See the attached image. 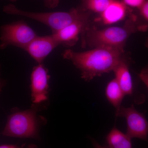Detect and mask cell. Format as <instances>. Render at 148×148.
Instances as JSON below:
<instances>
[{
  "label": "cell",
  "instance_id": "d6986e66",
  "mask_svg": "<svg viewBox=\"0 0 148 148\" xmlns=\"http://www.w3.org/2000/svg\"><path fill=\"white\" fill-rule=\"evenodd\" d=\"M0 148H24V145L18 146L16 145H3L0 146Z\"/></svg>",
  "mask_w": 148,
  "mask_h": 148
},
{
  "label": "cell",
  "instance_id": "44dd1931",
  "mask_svg": "<svg viewBox=\"0 0 148 148\" xmlns=\"http://www.w3.org/2000/svg\"><path fill=\"white\" fill-rule=\"evenodd\" d=\"M5 85V82L4 80L0 79V92L1 91L2 89Z\"/></svg>",
  "mask_w": 148,
  "mask_h": 148
},
{
  "label": "cell",
  "instance_id": "9c48e42d",
  "mask_svg": "<svg viewBox=\"0 0 148 148\" xmlns=\"http://www.w3.org/2000/svg\"><path fill=\"white\" fill-rule=\"evenodd\" d=\"M89 16L78 20L52 34L58 45L71 47L75 44L80 34H82L88 26Z\"/></svg>",
  "mask_w": 148,
  "mask_h": 148
},
{
  "label": "cell",
  "instance_id": "277c9868",
  "mask_svg": "<svg viewBox=\"0 0 148 148\" xmlns=\"http://www.w3.org/2000/svg\"><path fill=\"white\" fill-rule=\"evenodd\" d=\"M38 126L34 110L16 112L9 117L2 134L15 138H36L38 136Z\"/></svg>",
  "mask_w": 148,
  "mask_h": 148
},
{
  "label": "cell",
  "instance_id": "3957f363",
  "mask_svg": "<svg viewBox=\"0 0 148 148\" xmlns=\"http://www.w3.org/2000/svg\"><path fill=\"white\" fill-rule=\"evenodd\" d=\"M5 13L25 16L38 21L49 27L53 34L75 21L90 16V12L81 7L73 8L69 12H32L18 9L15 5L9 4L5 6Z\"/></svg>",
  "mask_w": 148,
  "mask_h": 148
},
{
  "label": "cell",
  "instance_id": "4fadbf2b",
  "mask_svg": "<svg viewBox=\"0 0 148 148\" xmlns=\"http://www.w3.org/2000/svg\"><path fill=\"white\" fill-rule=\"evenodd\" d=\"M107 100L116 110L120 108L123 100L125 96L123 90L115 79L112 80L107 84L106 88Z\"/></svg>",
  "mask_w": 148,
  "mask_h": 148
},
{
  "label": "cell",
  "instance_id": "ba28073f",
  "mask_svg": "<svg viewBox=\"0 0 148 148\" xmlns=\"http://www.w3.org/2000/svg\"><path fill=\"white\" fill-rule=\"evenodd\" d=\"M59 45L53 35L37 36L24 48L29 55L38 64L44 60L57 46Z\"/></svg>",
  "mask_w": 148,
  "mask_h": 148
},
{
  "label": "cell",
  "instance_id": "ac0fdd59",
  "mask_svg": "<svg viewBox=\"0 0 148 148\" xmlns=\"http://www.w3.org/2000/svg\"><path fill=\"white\" fill-rule=\"evenodd\" d=\"M46 7L48 8H53L58 6L60 0H42Z\"/></svg>",
  "mask_w": 148,
  "mask_h": 148
},
{
  "label": "cell",
  "instance_id": "5bb4252c",
  "mask_svg": "<svg viewBox=\"0 0 148 148\" xmlns=\"http://www.w3.org/2000/svg\"><path fill=\"white\" fill-rule=\"evenodd\" d=\"M81 7L89 12L101 14L112 0H81Z\"/></svg>",
  "mask_w": 148,
  "mask_h": 148
},
{
  "label": "cell",
  "instance_id": "2e32d148",
  "mask_svg": "<svg viewBox=\"0 0 148 148\" xmlns=\"http://www.w3.org/2000/svg\"><path fill=\"white\" fill-rule=\"evenodd\" d=\"M139 10L140 15L148 22V0H146Z\"/></svg>",
  "mask_w": 148,
  "mask_h": 148
},
{
  "label": "cell",
  "instance_id": "7a4b0ae2",
  "mask_svg": "<svg viewBox=\"0 0 148 148\" xmlns=\"http://www.w3.org/2000/svg\"><path fill=\"white\" fill-rule=\"evenodd\" d=\"M136 19V16L132 14L122 27H108L102 30L88 26L82 35V46L111 47L123 50L130 35L139 30L146 29V26L138 25Z\"/></svg>",
  "mask_w": 148,
  "mask_h": 148
},
{
  "label": "cell",
  "instance_id": "6da1fadb",
  "mask_svg": "<svg viewBox=\"0 0 148 148\" xmlns=\"http://www.w3.org/2000/svg\"><path fill=\"white\" fill-rule=\"evenodd\" d=\"M123 50L116 48L100 46L84 52L67 49L63 53V57L79 69L83 79L89 81L113 71L123 58Z\"/></svg>",
  "mask_w": 148,
  "mask_h": 148
},
{
  "label": "cell",
  "instance_id": "8fae6325",
  "mask_svg": "<svg viewBox=\"0 0 148 148\" xmlns=\"http://www.w3.org/2000/svg\"><path fill=\"white\" fill-rule=\"evenodd\" d=\"M113 71L114 73L115 79L125 95L132 96L134 93V86L127 61L122 58Z\"/></svg>",
  "mask_w": 148,
  "mask_h": 148
},
{
  "label": "cell",
  "instance_id": "30bf717a",
  "mask_svg": "<svg viewBox=\"0 0 148 148\" xmlns=\"http://www.w3.org/2000/svg\"><path fill=\"white\" fill-rule=\"evenodd\" d=\"M128 8L121 0H112L106 10L100 14V20L105 25L117 23L127 16Z\"/></svg>",
  "mask_w": 148,
  "mask_h": 148
},
{
  "label": "cell",
  "instance_id": "7c38bea8",
  "mask_svg": "<svg viewBox=\"0 0 148 148\" xmlns=\"http://www.w3.org/2000/svg\"><path fill=\"white\" fill-rule=\"evenodd\" d=\"M131 138L114 127L106 136L108 148H132Z\"/></svg>",
  "mask_w": 148,
  "mask_h": 148
},
{
  "label": "cell",
  "instance_id": "8992f818",
  "mask_svg": "<svg viewBox=\"0 0 148 148\" xmlns=\"http://www.w3.org/2000/svg\"><path fill=\"white\" fill-rule=\"evenodd\" d=\"M116 116L124 118L126 120V134L130 138L148 142V121L145 115L137 110L133 105L128 108L121 106L116 110Z\"/></svg>",
  "mask_w": 148,
  "mask_h": 148
},
{
  "label": "cell",
  "instance_id": "9a60e30c",
  "mask_svg": "<svg viewBox=\"0 0 148 148\" xmlns=\"http://www.w3.org/2000/svg\"><path fill=\"white\" fill-rule=\"evenodd\" d=\"M125 5L128 8L139 9L146 0H121Z\"/></svg>",
  "mask_w": 148,
  "mask_h": 148
},
{
  "label": "cell",
  "instance_id": "52a82bcc",
  "mask_svg": "<svg viewBox=\"0 0 148 148\" xmlns=\"http://www.w3.org/2000/svg\"><path fill=\"white\" fill-rule=\"evenodd\" d=\"M48 72L42 64H38L32 71L31 87L32 100L35 104H39L47 99L50 79Z\"/></svg>",
  "mask_w": 148,
  "mask_h": 148
},
{
  "label": "cell",
  "instance_id": "e0dca14e",
  "mask_svg": "<svg viewBox=\"0 0 148 148\" xmlns=\"http://www.w3.org/2000/svg\"><path fill=\"white\" fill-rule=\"evenodd\" d=\"M138 75L148 88V66L144 68Z\"/></svg>",
  "mask_w": 148,
  "mask_h": 148
},
{
  "label": "cell",
  "instance_id": "7402d4cb",
  "mask_svg": "<svg viewBox=\"0 0 148 148\" xmlns=\"http://www.w3.org/2000/svg\"><path fill=\"white\" fill-rule=\"evenodd\" d=\"M9 1H11L14 2L15 1H16V0H9Z\"/></svg>",
  "mask_w": 148,
  "mask_h": 148
},
{
  "label": "cell",
  "instance_id": "5b68a950",
  "mask_svg": "<svg viewBox=\"0 0 148 148\" xmlns=\"http://www.w3.org/2000/svg\"><path fill=\"white\" fill-rule=\"evenodd\" d=\"M0 49L14 46L24 49L38 35L22 20L3 25L1 27Z\"/></svg>",
  "mask_w": 148,
  "mask_h": 148
},
{
  "label": "cell",
  "instance_id": "ffe728a7",
  "mask_svg": "<svg viewBox=\"0 0 148 148\" xmlns=\"http://www.w3.org/2000/svg\"><path fill=\"white\" fill-rule=\"evenodd\" d=\"M91 141H92V145H93L94 148H108V147H103V146H101V145H100L98 142H96L94 139H92Z\"/></svg>",
  "mask_w": 148,
  "mask_h": 148
}]
</instances>
